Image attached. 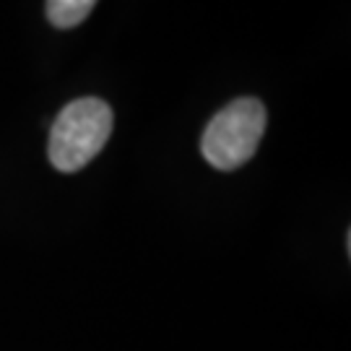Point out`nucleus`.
Segmentation results:
<instances>
[{"label":"nucleus","mask_w":351,"mask_h":351,"mask_svg":"<svg viewBox=\"0 0 351 351\" xmlns=\"http://www.w3.org/2000/svg\"><path fill=\"white\" fill-rule=\"evenodd\" d=\"M112 107L99 97H81L65 104L55 117L47 143V156L55 169L78 172L104 149L112 136Z\"/></svg>","instance_id":"f257e3e1"},{"label":"nucleus","mask_w":351,"mask_h":351,"mask_svg":"<svg viewBox=\"0 0 351 351\" xmlns=\"http://www.w3.org/2000/svg\"><path fill=\"white\" fill-rule=\"evenodd\" d=\"M263 133L265 107L252 97H239L211 117L203 130L201 151L211 167L232 172L255 156Z\"/></svg>","instance_id":"f03ea898"},{"label":"nucleus","mask_w":351,"mask_h":351,"mask_svg":"<svg viewBox=\"0 0 351 351\" xmlns=\"http://www.w3.org/2000/svg\"><path fill=\"white\" fill-rule=\"evenodd\" d=\"M97 0H47V21L58 29H73L86 19Z\"/></svg>","instance_id":"7ed1b4c3"}]
</instances>
